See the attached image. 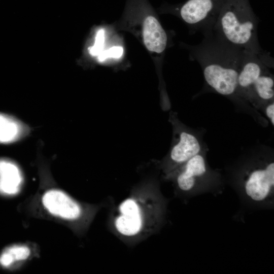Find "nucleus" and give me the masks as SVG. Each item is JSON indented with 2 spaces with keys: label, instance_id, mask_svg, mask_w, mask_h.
Returning a JSON list of instances; mask_svg holds the SVG:
<instances>
[{
  "label": "nucleus",
  "instance_id": "nucleus-7",
  "mask_svg": "<svg viewBox=\"0 0 274 274\" xmlns=\"http://www.w3.org/2000/svg\"><path fill=\"white\" fill-rule=\"evenodd\" d=\"M226 0H187L165 11L178 15L186 23L191 33L201 32L211 36L220 10Z\"/></svg>",
  "mask_w": 274,
  "mask_h": 274
},
{
  "label": "nucleus",
  "instance_id": "nucleus-13",
  "mask_svg": "<svg viewBox=\"0 0 274 274\" xmlns=\"http://www.w3.org/2000/svg\"><path fill=\"white\" fill-rule=\"evenodd\" d=\"M28 128L21 121L9 115L0 113V143H11L25 136Z\"/></svg>",
  "mask_w": 274,
  "mask_h": 274
},
{
  "label": "nucleus",
  "instance_id": "nucleus-4",
  "mask_svg": "<svg viewBox=\"0 0 274 274\" xmlns=\"http://www.w3.org/2000/svg\"><path fill=\"white\" fill-rule=\"evenodd\" d=\"M258 22L249 0H226L212 35L242 50L266 56L269 54L261 48L258 39Z\"/></svg>",
  "mask_w": 274,
  "mask_h": 274
},
{
  "label": "nucleus",
  "instance_id": "nucleus-3",
  "mask_svg": "<svg viewBox=\"0 0 274 274\" xmlns=\"http://www.w3.org/2000/svg\"><path fill=\"white\" fill-rule=\"evenodd\" d=\"M228 182L241 200L253 209H269L274 203V154L258 145L244 153L228 169Z\"/></svg>",
  "mask_w": 274,
  "mask_h": 274
},
{
  "label": "nucleus",
  "instance_id": "nucleus-1",
  "mask_svg": "<svg viewBox=\"0 0 274 274\" xmlns=\"http://www.w3.org/2000/svg\"><path fill=\"white\" fill-rule=\"evenodd\" d=\"M167 203L158 182L153 179L145 181L114 210L109 222L111 230L126 244L141 242L161 228Z\"/></svg>",
  "mask_w": 274,
  "mask_h": 274
},
{
  "label": "nucleus",
  "instance_id": "nucleus-8",
  "mask_svg": "<svg viewBox=\"0 0 274 274\" xmlns=\"http://www.w3.org/2000/svg\"><path fill=\"white\" fill-rule=\"evenodd\" d=\"M41 203L51 216L72 223H87L96 210V208L85 206L65 192L52 188L44 192Z\"/></svg>",
  "mask_w": 274,
  "mask_h": 274
},
{
  "label": "nucleus",
  "instance_id": "nucleus-14",
  "mask_svg": "<svg viewBox=\"0 0 274 274\" xmlns=\"http://www.w3.org/2000/svg\"><path fill=\"white\" fill-rule=\"evenodd\" d=\"M29 246L25 244H13L5 248L0 254V266L10 269L29 258L31 255Z\"/></svg>",
  "mask_w": 274,
  "mask_h": 274
},
{
  "label": "nucleus",
  "instance_id": "nucleus-15",
  "mask_svg": "<svg viewBox=\"0 0 274 274\" xmlns=\"http://www.w3.org/2000/svg\"><path fill=\"white\" fill-rule=\"evenodd\" d=\"M105 30L99 29L96 32L94 43L89 48V54L93 56H98L102 51L105 40Z\"/></svg>",
  "mask_w": 274,
  "mask_h": 274
},
{
  "label": "nucleus",
  "instance_id": "nucleus-2",
  "mask_svg": "<svg viewBox=\"0 0 274 274\" xmlns=\"http://www.w3.org/2000/svg\"><path fill=\"white\" fill-rule=\"evenodd\" d=\"M187 48L190 60L201 66L207 91L226 97L239 110L257 119L259 112L244 101L237 93V77L244 50L213 35L204 37L197 45H187Z\"/></svg>",
  "mask_w": 274,
  "mask_h": 274
},
{
  "label": "nucleus",
  "instance_id": "nucleus-17",
  "mask_svg": "<svg viewBox=\"0 0 274 274\" xmlns=\"http://www.w3.org/2000/svg\"><path fill=\"white\" fill-rule=\"evenodd\" d=\"M264 113L265 116L268 118L271 124L274 125V101H272L266 104L261 110Z\"/></svg>",
  "mask_w": 274,
  "mask_h": 274
},
{
  "label": "nucleus",
  "instance_id": "nucleus-10",
  "mask_svg": "<svg viewBox=\"0 0 274 274\" xmlns=\"http://www.w3.org/2000/svg\"><path fill=\"white\" fill-rule=\"evenodd\" d=\"M144 14L142 24V37L144 44L150 52L158 54L163 53L168 43V36L158 19L150 9L145 1H142Z\"/></svg>",
  "mask_w": 274,
  "mask_h": 274
},
{
  "label": "nucleus",
  "instance_id": "nucleus-6",
  "mask_svg": "<svg viewBox=\"0 0 274 274\" xmlns=\"http://www.w3.org/2000/svg\"><path fill=\"white\" fill-rule=\"evenodd\" d=\"M168 121L173 128L172 143L167 154L157 162L163 179L194 156L209 150L204 141L205 129L188 126L181 121L177 113L172 111Z\"/></svg>",
  "mask_w": 274,
  "mask_h": 274
},
{
  "label": "nucleus",
  "instance_id": "nucleus-12",
  "mask_svg": "<svg viewBox=\"0 0 274 274\" xmlns=\"http://www.w3.org/2000/svg\"><path fill=\"white\" fill-rule=\"evenodd\" d=\"M272 101H274V79L268 70L262 74L253 85L252 106L259 111Z\"/></svg>",
  "mask_w": 274,
  "mask_h": 274
},
{
  "label": "nucleus",
  "instance_id": "nucleus-9",
  "mask_svg": "<svg viewBox=\"0 0 274 274\" xmlns=\"http://www.w3.org/2000/svg\"><path fill=\"white\" fill-rule=\"evenodd\" d=\"M273 67V59L270 54L259 56L243 51L237 77V93L244 101L252 107V88L254 83L262 74Z\"/></svg>",
  "mask_w": 274,
  "mask_h": 274
},
{
  "label": "nucleus",
  "instance_id": "nucleus-11",
  "mask_svg": "<svg viewBox=\"0 0 274 274\" xmlns=\"http://www.w3.org/2000/svg\"><path fill=\"white\" fill-rule=\"evenodd\" d=\"M23 183L22 172L14 161L7 158L0 159V194L17 195Z\"/></svg>",
  "mask_w": 274,
  "mask_h": 274
},
{
  "label": "nucleus",
  "instance_id": "nucleus-5",
  "mask_svg": "<svg viewBox=\"0 0 274 274\" xmlns=\"http://www.w3.org/2000/svg\"><path fill=\"white\" fill-rule=\"evenodd\" d=\"M206 150L192 157L164 180L173 183L177 195L187 199L206 193H220L225 179L208 162Z\"/></svg>",
  "mask_w": 274,
  "mask_h": 274
},
{
  "label": "nucleus",
  "instance_id": "nucleus-16",
  "mask_svg": "<svg viewBox=\"0 0 274 274\" xmlns=\"http://www.w3.org/2000/svg\"><path fill=\"white\" fill-rule=\"evenodd\" d=\"M123 53V48L120 46H113L109 49L103 50L98 56V60L102 62L109 58H119Z\"/></svg>",
  "mask_w": 274,
  "mask_h": 274
}]
</instances>
